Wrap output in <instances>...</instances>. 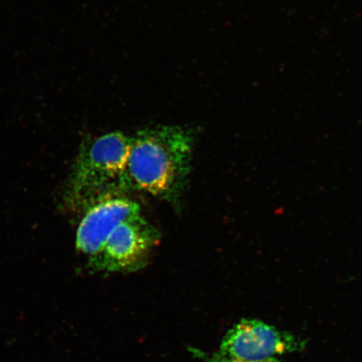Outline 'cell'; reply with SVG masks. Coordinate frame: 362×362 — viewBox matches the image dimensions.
Segmentation results:
<instances>
[{"label": "cell", "mask_w": 362, "mask_h": 362, "mask_svg": "<svg viewBox=\"0 0 362 362\" xmlns=\"http://www.w3.org/2000/svg\"><path fill=\"white\" fill-rule=\"evenodd\" d=\"M301 341L257 320H243L229 330L209 362H281Z\"/></svg>", "instance_id": "obj_3"}, {"label": "cell", "mask_w": 362, "mask_h": 362, "mask_svg": "<svg viewBox=\"0 0 362 362\" xmlns=\"http://www.w3.org/2000/svg\"><path fill=\"white\" fill-rule=\"evenodd\" d=\"M139 216L141 207L132 199L120 192L103 194L86 206L76 230V248L92 259L100 252L117 226Z\"/></svg>", "instance_id": "obj_5"}, {"label": "cell", "mask_w": 362, "mask_h": 362, "mask_svg": "<svg viewBox=\"0 0 362 362\" xmlns=\"http://www.w3.org/2000/svg\"><path fill=\"white\" fill-rule=\"evenodd\" d=\"M160 238L158 230L142 215L126 221L110 235L100 252L89 259V268L122 273L141 269Z\"/></svg>", "instance_id": "obj_4"}, {"label": "cell", "mask_w": 362, "mask_h": 362, "mask_svg": "<svg viewBox=\"0 0 362 362\" xmlns=\"http://www.w3.org/2000/svg\"><path fill=\"white\" fill-rule=\"evenodd\" d=\"M193 138L177 126L139 130L132 137L127 167L128 189L177 203L191 175Z\"/></svg>", "instance_id": "obj_1"}, {"label": "cell", "mask_w": 362, "mask_h": 362, "mask_svg": "<svg viewBox=\"0 0 362 362\" xmlns=\"http://www.w3.org/2000/svg\"><path fill=\"white\" fill-rule=\"evenodd\" d=\"M131 141L132 137L117 131L100 136L81 148L71 175L72 202L86 206L104 194L128 189Z\"/></svg>", "instance_id": "obj_2"}]
</instances>
